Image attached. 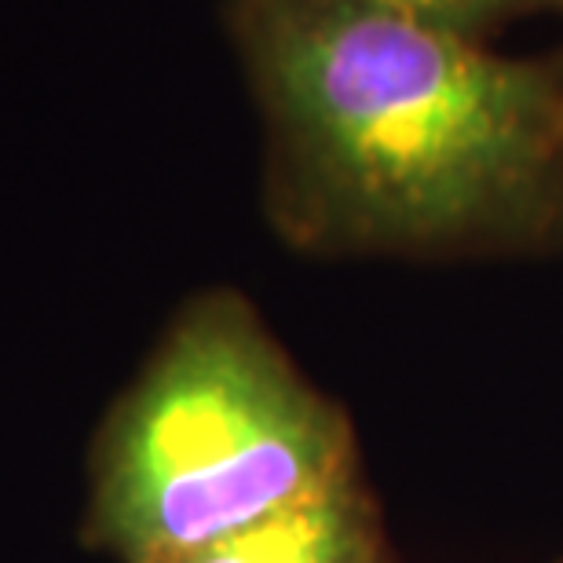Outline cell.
I'll return each mask as SVG.
<instances>
[{"label": "cell", "mask_w": 563, "mask_h": 563, "mask_svg": "<svg viewBox=\"0 0 563 563\" xmlns=\"http://www.w3.org/2000/svg\"><path fill=\"white\" fill-rule=\"evenodd\" d=\"M267 209L314 253L563 239V55L516 59L374 0H231Z\"/></svg>", "instance_id": "1"}, {"label": "cell", "mask_w": 563, "mask_h": 563, "mask_svg": "<svg viewBox=\"0 0 563 563\" xmlns=\"http://www.w3.org/2000/svg\"><path fill=\"white\" fill-rule=\"evenodd\" d=\"M173 563H396L363 476L264 516Z\"/></svg>", "instance_id": "3"}, {"label": "cell", "mask_w": 563, "mask_h": 563, "mask_svg": "<svg viewBox=\"0 0 563 563\" xmlns=\"http://www.w3.org/2000/svg\"><path fill=\"white\" fill-rule=\"evenodd\" d=\"M358 472L355 432L234 289L187 300L107 413L85 542L173 563Z\"/></svg>", "instance_id": "2"}, {"label": "cell", "mask_w": 563, "mask_h": 563, "mask_svg": "<svg viewBox=\"0 0 563 563\" xmlns=\"http://www.w3.org/2000/svg\"><path fill=\"white\" fill-rule=\"evenodd\" d=\"M399 15H410L428 26H439L457 37L483 41L494 26L538 11H563V0H374Z\"/></svg>", "instance_id": "4"}]
</instances>
